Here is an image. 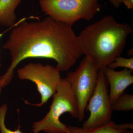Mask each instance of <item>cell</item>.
<instances>
[{
  "instance_id": "obj_1",
  "label": "cell",
  "mask_w": 133,
  "mask_h": 133,
  "mask_svg": "<svg viewBox=\"0 0 133 133\" xmlns=\"http://www.w3.org/2000/svg\"><path fill=\"white\" fill-rule=\"evenodd\" d=\"M72 26L49 16L36 22L23 21L13 28L3 48L9 51L11 63L0 76V88L11 83L15 69L23 60L31 58L52 59L59 71L74 66L82 54Z\"/></svg>"
},
{
  "instance_id": "obj_2",
  "label": "cell",
  "mask_w": 133,
  "mask_h": 133,
  "mask_svg": "<svg viewBox=\"0 0 133 133\" xmlns=\"http://www.w3.org/2000/svg\"><path fill=\"white\" fill-rule=\"evenodd\" d=\"M132 30L130 24L119 23L108 15L85 27L77 36V42L82 55L104 71L121 56Z\"/></svg>"
},
{
  "instance_id": "obj_3",
  "label": "cell",
  "mask_w": 133,
  "mask_h": 133,
  "mask_svg": "<svg viewBox=\"0 0 133 133\" xmlns=\"http://www.w3.org/2000/svg\"><path fill=\"white\" fill-rule=\"evenodd\" d=\"M50 108L43 119L33 123L32 132L68 133V126L61 122L60 117L69 113L72 117L78 119V107L76 96L66 78L61 79Z\"/></svg>"
},
{
  "instance_id": "obj_4",
  "label": "cell",
  "mask_w": 133,
  "mask_h": 133,
  "mask_svg": "<svg viewBox=\"0 0 133 133\" xmlns=\"http://www.w3.org/2000/svg\"><path fill=\"white\" fill-rule=\"evenodd\" d=\"M43 12L70 26L80 20L90 21L100 11L99 0H39Z\"/></svg>"
},
{
  "instance_id": "obj_5",
  "label": "cell",
  "mask_w": 133,
  "mask_h": 133,
  "mask_svg": "<svg viewBox=\"0 0 133 133\" xmlns=\"http://www.w3.org/2000/svg\"><path fill=\"white\" fill-rule=\"evenodd\" d=\"M99 71L92 61L85 56L76 70L69 72L65 78L77 101L79 122L84 118L87 105L96 88Z\"/></svg>"
},
{
  "instance_id": "obj_6",
  "label": "cell",
  "mask_w": 133,
  "mask_h": 133,
  "mask_svg": "<svg viewBox=\"0 0 133 133\" xmlns=\"http://www.w3.org/2000/svg\"><path fill=\"white\" fill-rule=\"evenodd\" d=\"M60 72L56 67L49 64L30 63L17 71L18 78L21 80L32 81L36 86L41 96V101L38 104L26 103L37 107L46 104L56 91L62 77Z\"/></svg>"
},
{
  "instance_id": "obj_7",
  "label": "cell",
  "mask_w": 133,
  "mask_h": 133,
  "mask_svg": "<svg viewBox=\"0 0 133 133\" xmlns=\"http://www.w3.org/2000/svg\"><path fill=\"white\" fill-rule=\"evenodd\" d=\"M107 83L104 71H99L96 88L86 107L90 116L83 123V127H100L112 121L113 110Z\"/></svg>"
},
{
  "instance_id": "obj_8",
  "label": "cell",
  "mask_w": 133,
  "mask_h": 133,
  "mask_svg": "<svg viewBox=\"0 0 133 133\" xmlns=\"http://www.w3.org/2000/svg\"><path fill=\"white\" fill-rule=\"evenodd\" d=\"M132 71L127 69L117 71L108 66L104 70L105 77L110 85L109 96L112 105L133 84Z\"/></svg>"
},
{
  "instance_id": "obj_9",
  "label": "cell",
  "mask_w": 133,
  "mask_h": 133,
  "mask_svg": "<svg viewBox=\"0 0 133 133\" xmlns=\"http://www.w3.org/2000/svg\"><path fill=\"white\" fill-rule=\"evenodd\" d=\"M67 133H121L128 129H133L132 123L116 124L113 121L100 127L85 128L68 126Z\"/></svg>"
},
{
  "instance_id": "obj_10",
  "label": "cell",
  "mask_w": 133,
  "mask_h": 133,
  "mask_svg": "<svg viewBox=\"0 0 133 133\" xmlns=\"http://www.w3.org/2000/svg\"><path fill=\"white\" fill-rule=\"evenodd\" d=\"M22 0H0V26L12 27L19 24L26 19L23 18L16 23L15 14L16 8Z\"/></svg>"
},
{
  "instance_id": "obj_11",
  "label": "cell",
  "mask_w": 133,
  "mask_h": 133,
  "mask_svg": "<svg viewBox=\"0 0 133 133\" xmlns=\"http://www.w3.org/2000/svg\"><path fill=\"white\" fill-rule=\"evenodd\" d=\"M113 111H129L133 109V95L122 94L112 105Z\"/></svg>"
},
{
  "instance_id": "obj_12",
  "label": "cell",
  "mask_w": 133,
  "mask_h": 133,
  "mask_svg": "<svg viewBox=\"0 0 133 133\" xmlns=\"http://www.w3.org/2000/svg\"><path fill=\"white\" fill-rule=\"evenodd\" d=\"M108 67L113 69H115L118 67H123L133 71V58H125L121 56L118 57L109 64Z\"/></svg>"
},
{
  "instance_id": "obj_13",
  "label": "cell",
  "mask_w": 133,
  "mask_h": 133,
  "mask_svg": "<svg viewBox=\"0 0 133 133\" xmlns=\"http://www.w3.org/2000/svg\"><path fill=\"white\" fill-rule=\"evenodd\" d=\"M8 107L6 104L0 106V132L1 133H23L19 128L15 131L7 128L5 123V117L7 112Z\"/></svg>"
},
{
  "instance_id": "obj_14",
  "label": "cell",
  "mask_w": 133,
  "mask_h": 133,
  "mask_svg": "<svg viewBox=\"0 0 133 133\" xmlns=\"http://www.w3.org/2000/svg\"><path fill=\"white\" fill-rule=\"evenodd\" d=\"M124 0H109V2L112 5L116 8H118L123 4Z\"/></svg>"
},
{
  "instance_id": "obj_15",
  "label": "cell",
  "mask_w": 133,
  "mask_h": 133,
  "mask_svg": "<svg viewBox=\"0 0 133 133\" xmlns=\"http://www.w3.org/2000/svg\"><path fill=\"white\" fill-rule=\"evenodd\" d=\"M123 3L128 9H133V0H124L123 1Z\"/></svg>"
},
{
  "instance_id": "obj_16",
  "label": "cell",
  "mask_w": 133,
  "mask_h": 133,
  "mask_svg": "<svg viewBox=\"0 0 133 133\" xmlns=\"http://www.w3.org/2000/svg\"><path fill=\"white\" fill-rule=\"evenodd\" d=\"M9 30H6V31H4V32H2V33H0V40H1V38L3 36L4 34H5V33H6V31H7ZM0 51H1V50H0ZM1 58L0 57V67H1L2 64L1 63Z\"/></svg>"
},
{
  "instance_id": "obj_17",
  "label": "cell",
  "mask_w": 133,
  "mask_h": 133,
  "mask_svg": "<svg viewBox=\"0 0 133 133\" xmlns=\"http://www.w3.org/2000/svg\"><path fill=\"white\" fill-rule=\"evenodd\" d=\"M121 133H133V129H128L122 132Z\"/></svg>"
},
{
  "instance_id": "obj_18",
  "label": "cell",
  "mask_w": 133,
  "mask_h": 133,
  "mask_svg": "<svg viewBox=\"0 0 133 133\" xmlns=\"http://www.w3.org/2000/svg\"><path fill=\"white\" fill-rule=\"evenodd\" d=\"M2 89H1V88H0V95H1V93Z\"/></svg>"
}]
</instances>
